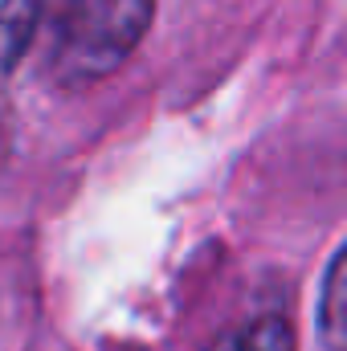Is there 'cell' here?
I'll return each mask as SVG.
<instances>
[{
  "instance_id": "2",
  "label": "cell",
  "mask_w": 347,
  "mask_h": 351,
  "mask_svg": "<svg viewBox=\"0 0 347 351\" xmlns=\"http://www.w3.org/2000/svg\"><path fill=\"white\" fill-rule=\"evenodd\" d=\"M319 339L327 351H347V245L335 254L319 302Z\"/></svg>"
},
{
  "instance_id": "3",
  "label": "cell",
  "mask_w": 347,
  "mask_h": 351,
  "mask_svg": "<svg viewBox=\"0 0 347 351\" xmlns=\"http://www.w3.org/2000/svg\"><path fill=\"white\" fill-rule=\"evenodd\" d=\"M45 0H4L0 4V78L16 66V58L29 49Z\"/></svg>"
},
{
  "instance_id": "4",
  "label": "cell",
  "mask_w": 347,
  "mask_h": 351,
  "mask_svg": "<svg viewBox=\"0 0 347 351\" xmlns=\"http://www.w3.org/2000/svg\"><path fill=\"white\" fill-rule=\"evenodd\" d=\"M208 351H294V331L286 315H258L233 331H225Z\"/></svg>"
},
{
  "instance_id": "1",
  "label": "cell",
  "mask_w": 347,
  "mask_h": 351,
  "mask_svg": "<svg viewBox=\"0 0 347 351\" xmlns=\"http://www.w3.org/2000/svg\"><path fill=\"white\" fill-rule=\"evenodd\" d=\"M156 0H66L53 33L49 70L66 86L115 74L152 25Z\"/></svg>"
}]
</instances>
